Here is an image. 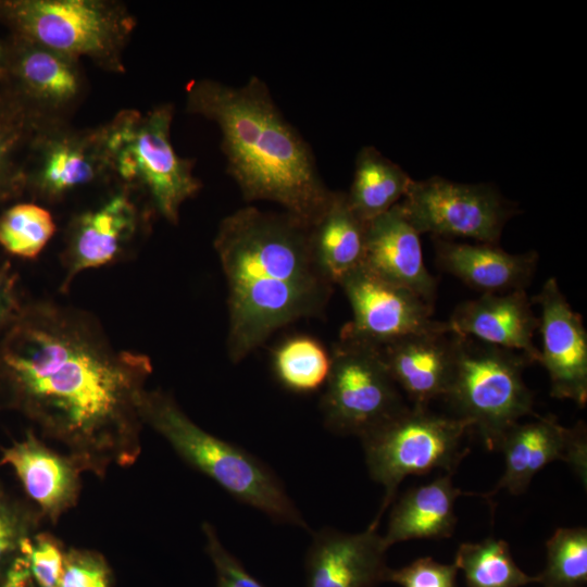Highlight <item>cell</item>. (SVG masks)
I'll return each instance as SVG.
<instances>
[{
	"label": "cell",
	"mask_w": 587,
	"mask_h": 587,
	"mask_svg": "<svg viewBox=\"0 0 587 587\" xmlns=\"http://www.w3.org/2000/svg\"><path fill=\"white\" fill-rule=\"evenodd\" d=\"M151 373L146 354L115 348L89 313L53 301L23 304L0 335V408L23 414L99 478L141 452Z\"/></svg>",
	"instance_id": "obj_1"
},
{
	"label": "cell",
	"mask_w": 587,
	"mask_h": 587,
	"mask_svg": "<svg viewBox=\"0 0 587 587\" xmlns=\"http://www.w3.org/2000/svg\"><path fill=\"white\" fill-rule=\"evenodd\" d=\"M227 285V354L245 360L275 332L326 310L334 284L313 257L310 227L285 211L247 205L214 238Z\"/></svg>",
	"instance_id": "obj_2"
},
{
	"label": "cell",
	"mask_w": 587,
	"mask_h": 587,
	"mask_svg": "<svg viewBox=\"0 0 587 587\" xmlns=\"http://www.w3.org/2000/svg\"><path fill=\"white\" fill-rule=\"evenodd\" d=\"M186 110L217 125L227 172L246 201L274 202L310 228L324 214L335 191L322 179L311 147L284 117L265 82L257 76L241 86L191 80Z\"/></svg>",
	"instance_id": "obj_3"
},
{
	"label": "cell",
	"mask_w": 587,
	"mask_h": 587,
	"mask_svg": "<svg viewBox=\"0 0 587 587\" xmlns=\"http://www.w3.org/2000/svg\"><path fill=\"white\" fill-rule=\"evenodd\" d=\"M141 417L183 461L213 479L236 500L263 512L276 523L308 529L273 470L239 446L202 429L170 394L147 389Z\"/></svg>",
	"instance_id": "obj_4"
},
{
	"label": "cell",
	"mask_w": 587,
	"mask_h": 587,
	"mask_svg": "<svg viewBox=\"0 0 587 587\" xmlns=\"http://www.w3.org/2000/svg\"><path fill=\"white\" fill-rule=\"evenodd\" d=\"M173 112L170 103L146 113L123 110L98 134L107 173L129 193H141L154 213L177 224L183 203L199 192L201 183L192 173L193 162L173 147Z\"/></svg>",
	"instance_id": "obj_5"
},
{
	"label": "cell",
	"mask_w": 587,
	"mask_h": 587,
	"mask_svg": "<svg viewBox=\"0 0 587 587\" xmlns=\"http://www.w3.org/2000/svg\"><path fill=\"white\" fill-rule=\"evenodd\" d=\"M0 17L22 40L113 72H124L122 52L136 24L125 5L103 0L0 1Z\"/></svg>",
	"instance_id": "obj_6"
},
{
	"label": "cell",
	"mask_w": 587,
	"mask_h": 587,
	"mask_svg": "<svg viewBox=\"0 0 587 587\" xmlns=\"http://www.w3.org/2000/svg\"><path fill=\"white\" fill-rule=\"evenodd\" d=\"M532 363L523 353L454 335V366L445 398L490 451L499 450L505 433L533 414L534 397L523 378Z\"/></svg>",
	"instance_id": "obj_7"
},
{
	"label": "cell",
	"mask_w": 587,
	"mask_h": 587,
	"mask_svg": "<svg viewBox=\"0 0 587 587\" xmlns=\"http://www.w3.org/2000/svg\"><path fill=\"white\" fill-rule=\"evenodd\" d=\"M472 428L469 421L434 413L427 407H407L361 439L367 471L385 488L379 520L395 500L399 484L412 474L442 469L452 474L469 448L463 439Z\"/></svg>",
	"instance_id": "obj_8"
},
{
	"label": "cell",
	"mask_w": 587,
	"mask_h": 587,
	"mask_svg": "<svg viewBox=\"0 0 587 587\" xmlns=\"http://www.w3.org/2000/svg\"><path fill=\"white\" fill-rule=\"evenodd\" d=\"M330 357L320 401L329 432L362 438L408 407L378 347L339 336Z\"/></svg>",
	"instance_id": "obj_9"
},
{
	"label": "cell",
	"mask_w": 587,
	"mask_h": 587,
	"mask_svg": "<svg viewBox=\"0 0 587 587\" xmlns=\"http://www.w3.org/2000/svg\"><path fill=\"white\" fill-rule=\"evenodd\" d=\"M421 235L464 237L498 245L507 222L519 210L489 184H460L432 176L413 180L399 202Z\"/></svg>",
	"instance_id": "obj_10"
},
{
	"label": "cell",
	"mask_w": 587,
	"mask_h": 587,
	"mask_svg": "<svg viewBox=\"0 0 587 587\" xmlns=\"http://www.w3.org/2000/svg\"><path fill=\"white\" fill-rule=\"evenodd\" d=\"M352 311L339 336L383 347L408 335L439 328L435 305L413 291L389 284L363 265L338 284Z\"/></svg>",
	"instance_id": "obj_11"
},
{
	"label": "cell",
	"mask_w": 587,
	"mask_h": 587,
	"mask_svg": "<svg viewBox=\"0 0 587 587\" xmlns=\"http://www.w3.org/2000/svg\"><path fill=\"white\" fill-rule=\"evenodd\" d=\"M540 308L538 329L542 347L539 363L550 378L551 396L585 407L587 401V332L582 316L562 294L555 278L532 299Z\"/></svg>",
	"instance_id": "obj_12"
},
{
	"label": "cell",
	"mask_w": 587,
	"mask_h": 587,
	"mask_svg": "<svg viewBox=\"0 0 587 587\" xmlns=\"http://www.w3.org/2000/svg\"><path fill=\"white\" fill-rule=\"evenodd\" d=\"M499 450L504 454V473L490 494L500 489L513 495L524 492L534 475L557 460L566 462L586 485L587 440L582 422L567 428L555 416L547 415L517 423L505 433Z\"/></svg>",
	"instance_id": "obj_13"
},
{
	"label": "cell",
	"mask_w": 587,
	"mask_h": 587,
	"mask_svg": "<svg viewBox=\"0 0 587 587\" xmlns=\"http://www.w3.org/2000/svg\"><path fill=\"white\" fill-rule=\"evenodd\" d=\"M373 523L349 534L325 527L314 533L305 555L307 587H377L386 582L387 547Z\"/></svg>",
	"instance_id": "obj_14"
},
{
	"label": "cell",
	"mask_w": 587,
	"mask_h": 587,
	"mask_svg": "<svg viewBox=\"0 0 587 587\" xmlns=\"http://www.w3.org/2000/svg\"><path fill=\"white\" fill-rule=\"evenodd\" d=\"M142 222V213L130 193L121 190L101 205L86 211L72 222L63 261L66 290L82 272L115 261L134 238Z\"/></svg>",
	"instance_id": "obj_15"
},
{
	"label": "cell",
	"mask_w": 587,
	"mask_h": 587,
	"mask_svg": "<svg viewBox=\"0 0 587 587\" xmlns=\"http://www.w3.org/2000/svg\"><path fill=\"white\" fill-rule=\"evenodd\" d=\"M2 465L12 467L32 503L50 523L57 524L76 505L83 472L67 454L50 448L34 430L1 448Z\"/></svg>",
	"instance_id": "obj_16"
},
{
	"label": "cell",
	"mask_w": 587,
	"mask_h": 587,
	"mask_svg": "<svg viewBox=\"0 0 587 587\" xmlns=\"http://www.w3.org/2000/svg\"><path fill=\"white\" fill-rule=\"evenodd\" d=\"M445 323L448 333L516 351L539 363L534 342L538 316L526 290L482 294L459 303Z\"/></svg>",
	"instance_id": "obj_17"
},
{
	"label": "cell",
	"mask_w": 587,
	"mask_h": 587,
	"mask_svg": "<svg viewBox=\"0 0 587 587\" xmlns=\"http://www.w3.org/2000/svg\"><path fill=\"white\" fill-rule=\"evenodd\" d=\"M363 266L435 305L437 279L426 268L420 234L399 203L367 222Z\"/></svg>",
	"instance_id": "obj_18"
},
{
	"label": "cell",
	"mask_w": 587,
	"mask_h": 587,
	"mask_svg": "<svg viewBox=\"0 0 587 587\" xmlns=\"http://www.w3.org/2000/svg\"><path fill=\"white\" fill-rule=\"evenodd\" d=\"M383 360L401 392L413 405L427 407L446 397L454 366V335L439 328L408 335L379 347Z\"/></svg>",
	"instance_id": "obj_19"
},
{
	"label": "cell",
	"mask_w": 587,
	"mask_h": 587,
	"mask_svg": "<svg viewBox=\"0 0 587 587\" xmlns=\"http://www.w3.org/2000/svg\"><path fill=\"white\" fill-rule=\"evenodd\" d=\"M107 174L98 129L89 133L50 127L36 142L35 190L57 200Z\"/></svg>",
	"instance_id": "obj_20"
},
{
	"label": "cell",
	"mask_w": 587,
	"mask_h": 587,
	"mask_svg": "<svg viewBox=\"0 0 587 587\" xmlns=\"http://www.w3.org/2000/svg\"><path fill=\"white\" fill-rule=\"evenodd\" d=\"M432 238L438 267L482 294L526 290L535 276V251L511 254L498 245Z\"/></svg>",
	"instance_id": "obj_21"
},
{
	"label": "cell",
	"mask_w": 587,
	"mask_h": 587,
	"mask_svg": "<svg viewBox=\"0 0 587 587\" xmlns=\"http://www.w3.org/2000/svg\"><path fill=\"white\" fill-rule=\"evenodd\" d=\"M20 40L11 70L25 96L47 112L74 105L84 86L78 60Z\"/></svg>",
	"instance_id": "obj_22"
},
{
	"label": "cell",
	"mask_w": 587,
	"mask_h": 587,
	"mask_svg": "<svg viewBox=\"0 0 587 587\" xmlns=\"http://www.w3.org/2000/svg\"><path fill=\"white\" fill-rule=\"evenodd\" d=\"M447 473L404 492L390 512L383 536L387 548L410 539L450 537L457 524L454 502L463 492Z\"/></svg>",
	"instance_id": "obj_23"
},
{
	"label": "cell",
	"mask_w": 587,
	"mask_h": 587,
	"mask_svg": "<svg viewBox=\"0 0 587 587\" xmlns=\"http://www.w3.org/2000/svg\"><path fill=\"white\" fill-rule=\"evenodd\" d=\"M366 225L350 208L346 192L335 191L324 214L310 228L315 262L334 285L363 265Z\"/></svg>",
	"instance_id": "obj_24"
},
{
	"label": "cell",
	"mask_w": 587,
	"mask_h": 587,
	"mask_svg": "<svg viewBox=\"0 0 587 587\" xmlns=\"http://www.w3.org/2000/svg\"><path fill=\"white\" fill-rule=\"evenodd\" d=\"M412 182L401 166L375 147L365 146L357 154L347 200L353 212L367 223L398 204Z\"/></svg>",
	"instance_id": "obj_25"
},
{
	"label": "cell",
	"mask_w": 587,
	"mask_h": 587,
	"mask_svg": "<svg viewBox=\"0 0 587 587\" xmlns=\"http://www.w3.org/2000/svg\"><path fill=\"white\" fill-rule=\"evenodd\" d=\"M330 365V350L309 335L287 338L273 352L276 380L296 394H310L324 387Z\"/></svg>",
	"instance_id": "obj_26"
},
{
	"label": "cell",
	"mask_w": 587,
	"mask_h": 587,
	"mask_svg": "<svg viewBox=\"0 0 587 587\" xmlns=\"http://www.w3.org/2000/svg\"><path fill=\"white\" fill-rule=\"evenodd\" d=\"M454 564L463 571L469 587H521L537 582V576L516 565L509 545L501 539L460 545Z\"/></svg>",
	"instance_id": "obj_27"
},
{
	"label": "cell",
	"mask_w": 587,
	"mask_h": 587,
	"mask_svg": "<svg viewBox=\"0 0 587 587\" xmlns=\"http://www.w3.org/2000/svg\"><path fill=\"white\" fill-rule=\"evenodd\" d=\"M55 233L51 213L35 203H18L0 216V246L9 253L35 259Z\"/></svg>",
	"instance_id": "obj_28"
},
{
	"label": "cell",
	"mask_w": 587,
	"mask_h": 587,
	"mask_svg": "<svg viewBox=\"0 0 587 587\" xmlns=\"http://www.w3.org/2000/svg\"><path fill=\"white\" fill-rule=\"evenodd\" d=\"M547 564L537 576L545 587H583L587 583L586 527L558 528L546 544Z\"/></svg>",
	"instance_id": "obj_29"
},
{
	"label": "cell",
	"mask_w": 587,
	"mask_h": 587,
	"mask_svg": "<svg viewBox=\"0 0 587 587\" xmlns=\"http://www.w3.org/2000/svg\"><path fill=\"white\" fill-rule=\"evenodd\" d=\"M42 520L33 503L14 497L0 482V586L21 555L23 541L37 533Z\"/></svg>",
	"instance_id": "obj_30"
},
{
	"label": "cell",
	"mask_w": 587,
	"mask_h": 587,
	"mask_svg": "<svg viewBox=\"0 0 587 587\" xmlns=\"http://www.w3.org/2000/svg\"><path fill=\"white\" fill-rule=\"evenodd\" d=\"M66 549L55 536L37 532L26 538L21 548L37 587H58Z\"/></svg>",
	"instance_id": "obj_31"
},
{
	"label": "cell",
	"mask_w": 587,
	"mask_h": 587,
	"mask_svg": "<svg viewBox=\"0 0 587 587\" xmlns=\"http://www.w3.org/2000/svg\"><path fill=\"white\" fill-rule=\"evenodd\" d=\"M113 586V572L100 552L82 548L66 549L58 587Z\"/></svg>",
	"instance_id": "obj_32"
},
{
	"label": "cell",
	"mask_w": 587,
	"mask_h": 587,
	"mask_svg": "<svg viewBox=\"0 0 587 587\" xmlns=\"http://www.w3.org/2000/svg\"><path fill=\"white\" fill-rule=\"evenodd\" d=\"M202 530L205 537V551L215 570L216 587H264L222 545L215 528L210 523H203Z\"/></svg>",
	"instance_id": "obj_33"
},
{
	"label": "cell",
	"mask_w": 587,
	"mask_h": 587,
	"mask_svg": "<svg viewBox=\"0 0 587 587\" xmlns=\"http://www.w3.org/2000/svg\"><path fill=\"white\" fill-rule=\"evenodd\" d=\"M458 567L442 564L429 557L416 559L399 570L389 569L386 582L401 587H454Z\"/></svg>",
	"instance_id": "obj_34"
},
{
	"label": "cell",
	"mask_w": 587,
	"mask_h": 587,
	"mask_svg": "<svg viewBox=\"0 0 587 587\" xmlns=\"http://www.w3.org/2000/svg\"><path fill=\"white\" fill-rule=\"evenodd\" d=\"M15 124L0 120V199L16 186V175L12 171L13 150L21 137Z\"/></svg>",
	"instance_id": "obj_35"
},
{
	"label": "cell",
	"mask_w": 587,
	"mask_h": 587,
	"mask_svg": "<svg viewBox=\"0 0 587 587\" xmlns=\"http://www.w3.org/2000/svg\"><path fill=\"white\" fill-rule=\"evenodd\" d=\"M22 308L17 294V275L5 263L0 266V335L13 323Z\"/></svg>",
	"instance_id": "obj_36"
},
{
	"label": "cell",
	"mask_w": 587,
	"mask_h": 587,
	"mask_svg": "<svg viewBox=\"0 0 587 587\" xmlns=\"http://www.w3.org/2000/svg\"><path fill=\"white\" fill-rule=\"evenodd\" d=\"M0 587H37L32 577L28 562L23 555L13 562Z\"/></svg>",
	"instance_id": "obj_37"
},
{
	"label": "cell",
	"mask_w": 587,
	"mask_h": 587,
	"mask_svg": "<svg viewBox=\"0 0 587 587\" xmlns=\"http://www.w3.org/2000/svg\"><path fill=\"white\" fill-rule=\"evenodd\" d=\"M7 62H8V58H7L4 48H3V46L0 43V70H1L3 66H5Z\"/></svg>",
	"instance_id": "obj_38"
}]
</instances>
